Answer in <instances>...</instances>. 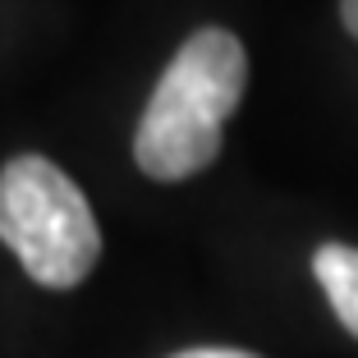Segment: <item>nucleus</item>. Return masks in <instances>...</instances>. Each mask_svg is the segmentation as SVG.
<instances>
[{
	"label": "nucleus",
	"mask_w": 358,
	"mask_h": 358,
	"mask_svg": "<svg viewBox=\"0 0 358 358\" xmlns=\"http://www.w3.org/2000/svg\"><path fill=\"white\" fill-rule=\"evenodd\" d=\"M0 239L46 289H74L101 257L83 189L46 157H14L0 170Z\"/></svg>",
	"instance_id": "nucleus-2"
},
{
	"label": "nucleus",
	"mask_w": 358,
	"mask_h": 358,
	"mask_svg": "<svg viewBox=\"0 0 358 358\" xmlns=\"http://www.w3.org/2000/svg\"><path fill=\"white\" fill-rule=\"evenodd\" d=\"M313 275L327 289L336 317L345 322L349 336H358V248L349 243H322L313 253Z\"/></svg>",
	"instance_id": "nucleus-3"
},
{
	"label": "nucleus",
	"mask_w": 358,
	"mask_h": 358,
	"mask_svg": "<svg viewBox=\"0 0 358 358\" xmlns=\"http://www.w3.org/2000/svg\"><path fill=\"white\" fill-rule=\"evenodd\" d=\"M175 358H257V354H248V349H184Z\"/></svg>",
	"instance_id": "nucleus-4"
},
{
	"label": "nucleus",
	"mask_w": 358,
	"mask_h": 358,
	"mask_svg": "<svg viewBox=\"0 0 358 358\" xmlns=\"http://www.w3.org/2000/svg\"><path fill=\"white\" fill-rule=\"evenodd\" d=\"M248 87L243 42L225 28H202L166 64L138 120L134 157L152 179H189L221 152V129Z\"/></svg>",
	"instance_id": "nucleus-1"
},
{
	"label": "nucleus",
	"mask_w": 358,
	"mask_h": 358,
	"mask_svg": "<svg viewBox=\"0 0 358 358\" xmlns=\"http://www.w3.org/2000/svg\"><path fill=\"white\" fill-rule=\"evenodd\" d=\"M340 14H345V28H349V37L358 42V0H340Z\"/></svg>",
	"instance_id": "nucleus-5"
}]
</instances>
